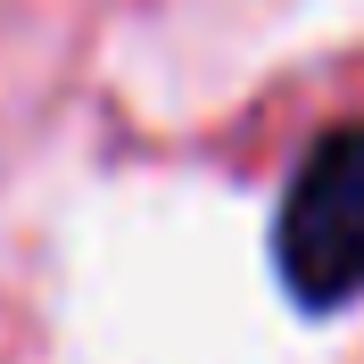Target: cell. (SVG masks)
I'll return each mask as SVG.
<instances>
[{"instance_id":"cell-1","label":"cell","mask_w":364,"mask_h":364,"mask_svg":"<svg viewBox=\"0 0 364 364\" xmlns=\"http://www.w3.org/2000/svg\"><path fill=\"white\" fill-rule=\"evenodd\" d=\"M273 257L306 315H331L364 290V124H331L298 158L273 215Z\"/></svg>"}]
</instances>
